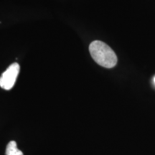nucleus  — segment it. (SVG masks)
<instances>
[{
	"instance_id": "obj_1",
	"label": "nucleus",
	"mask_w": 155,
	"mask_h": 155,
	"mask_svg": "<svg viewBox=\"0 0 155 155\" xmlns=\"http://www.w3.org/2000/svg\"><path fill=\"white\" fill-rule=\"evenodd\" d=\"M89 52L94 61L106 68H112L117 63V56L114 50L100 40H95L90 44Z\"/></svg>"
},
{
	"instance_id": "obj_2",
	"label": "nucleus",
	"mask_w": 155,
	"mask_h": 155,
	"mask_svg": "<svg viewBox=\"0 0 155 155\" xmlns=\"http://www.w3.org/2000/svg\"><path fill=\"white\" fill-rule=\"evenodd\" d=\"M20 66L17 63L9 65L0 77V87L7 91L11 90L16 82Z\"/></svg>"
},
{
	"instance_id": "obj_3",
	"label": "nucleus",
	"mask_w": 155,
	"mask_h": 155,
	"mask_svg": "<svg viewBox=\"0 0 155 155\" xmlns=\"http://www.w3.org/2000/svg\"><path fill=\"white\" fill-rule=\"evenodd\" d=\"M6 155H24L22 152L17 148V143L15 141H9L6 148Z\"/></svg>"
},
{
	"instance_id": "obj_4",
	"label": "nucleus",
	"mask_w": 155,
	"mask_h": 155,
	"mask_svg": "<svg viewBox=\"0 0 155 155\" xmlns=\"http://www.w3.org/2000/svg\"><path fill=\"white\" fill-rule=\"evenodd\" d=\"M154 83H155V77H154Z\"/></svg>"
}]
</instances>
